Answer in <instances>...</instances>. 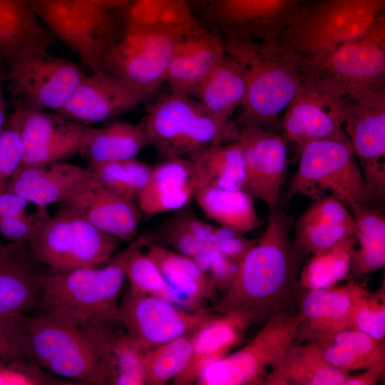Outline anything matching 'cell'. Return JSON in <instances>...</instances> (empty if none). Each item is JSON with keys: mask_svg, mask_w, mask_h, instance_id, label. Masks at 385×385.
<instances>
[{"mask_svg": "<svg viewBox=\"0 0 385 385\" xmlns=\"http://www.w3.org/2000/svg\"><path fill=\"white\" fill-rule=\"evenodd\" d=\"M293 222L279 207L271 210L265 232L240 262L231 285L211 312L241 313L252 323L289 312L304 257L290 239Z\"/></svg>", "mask_w": 385, "mask_h": 385, "instance_id": "obj_1", "label": "cell"}, {"mask_svg": "<svg viewBox=\"0 0 385 385\" xmlns=\"http://www.w3.org/2000/svg\"><path fill=\"white\" fill-rule=\"evenodd\" d=\"M226 53L243 68L247 92L239 117L245 125L272 131L278 117L297 93L312 69L279 38L270 41L224 38Z\"/></svg>", "mask_w": 385, "mask_h": 385, "instance_id": "obj_2", "label": "cell"}, {"mask_svg": "<svg viewBox=\"0 0 385 385\" xmlns=\"http://www.w3.org/2000/svg\"><path fill=\"white\" fill-rule=\"evenodd\" d=\"M153 242V233L143 234L102 268L83 267L40 275L43 312L62 317L80 327L115 321L128 259L135 250Z\"/></svg>", "mask_w": 385, "mask_h": 385, "instance_id": "obj_3", "label": "cell"}, {"mask_svg": "<svg viewBox=\"0 0 385 385\" xmlns=\"http://www.w3.org/2000/svg\"><path fill=\"white\" fill-rule=\"evenodd\" d=\"M141 124L163 160L235 141L240 133L235 123L212 115L197 99L171 92L149 105Z\"/></svg>", "mask_w": 385, "mask_h": 385, "instance_id": "obj_4", "label": "cell"}, {"mask_svg": "<svg viewBox=\"0 0 385 385\" xmlns=\"http://www.w3.org/2000/svg\"><path fill=\"white\" fill-rule=\"evenodd\" d=\"M385 10V0H318L302 7L279 38L317 65L366 34Z\"/></svg>", "mask_w": 385, "mask_h": 385, "instance_id": "obj_5", "label": "cell"}, {"mask_svg": "<svg viewBox=\"0 0 385 385\" xmlns=\"http://www.w3.org/2000/svg\"><path fill=\"white\" fill-rule=\"evenodd\" d=\"M299 152L298 168L283 202L296 195L314 200L327 195L328 192L346 206L354 202L371 206L377 202L345 133L309 143Z\"/></svg>", "mask_w": 385, "mask_h": 385, "instance_id": "obj_6", "label": "cell"}, {"mask_svg": "<svg viewBox=\"0 0 385 385\" xmlns=\"http://www.w3.org/2000/svg\"><path fill=\"white\" fill-rule=\"evenodd\" d=\"M123 24L120 38L104 55L101 68L153 96L165 81L178 44L200 23L181 28Z\"/></svg>", "mask_w": 385, "mask_h": 385, "instance_id": "obj_7", "label": "cell"}, {"mask_svg": "<svg viewBox=\"0 0 385 385\" xmlns=\"http://www.w3.org/2000/svg\"><path fill=\"white\" fill-rule=\"evenodd\" d=\"M50 33L92 71L120 38L124 24L110 11L81 0H28Z\"/></svg>", "mask_w": 385, "mask_h": 385, "instance_id": "obj_8", "label": "cell"}, {"mask_svg": "<svg viewBox=\"0 0 385 385\" xmlns=\"http://www.w3.org/2000/svg\"><path fill=\"white\" fill-rule=\"evenodd\" d=\"M17 318L25 331L33 359L46 370L85 384H100L99 362L85 331L62 317L43 312Z\"/></svg>", "mask_w": 385, "mask_h": 385, "instance_id": "obj_9", "label": "cell"}, {"mask_svg": "<svg viewBox=\"0 0 385 385\" xmlns=\"http://www.w3.org/2000/svg\"><path fill=\"white\" fill-rule=\"evenodd\" d=\"M301 315H271L259 333L237 351L207 365L196 381L199 385L264 384L268 368L282 357L294 337Z\"/></svg>", "mask_w": 385, "mask_h": 385, "instance_id": "obj_10", "label": "cell"}, {"mask_svg": "<svg viewBox=\"0 0 385 385\" xmlns=\"http://www.w3.org/2000/svg\"><path fill=\"white\" fill-rule=\"evenodd\" d=\"M51 43H36L6 61V79L25 101V106L58 112L68 101L85 74L71 61L51 54Z\"/></svg>", "mask_w": 385, "mask_h": 385, "instance_id": "obj_11", "label": "cell"}, {"mask_svg": "<svg viewBox=\"0 0 385 385\" xmlns=\"http://www.w3.org/2000/svg\"><path fill=\"white\" fill-rule=\"evenodd\" d=\"M344 117L343 93L312 66L285 109L282 126L300 151L309 143L344 133Z\"/></svg>", "mask_w": 385, "mask_h": 385, "instance_id": "obj_12", "label": "cell"}, {"mask_svg": "<svg viewBox=\"0 0 385 385\" xmlns=\"http://www.w3.org/2000/svg\"><path fill=\"white\" fill-rule=\"evenodd\" d=\"M215 313L209 309L189 311L163 299L129 289L118 304L115 321L145 350L192 334Z\"/></svg>", "mask_w": 385, "mask_h": 385, "instance_id": "obj_13", "label": "cell"}, {"mask_svg": "<svg viewBox=\"0 0 385 385\" xmlns=\"http://www.w3.org/2000/svg\"><path fill=\"white\" fill-rule=\"evenodd\" d=\"M313 66L337 86L345 98L384 89L385 14L363 36L342 46Z\"/></svg>", "mask_w": 385, "mask_h": 385, "instance_id": "obj_14", "label": "cell"}, {"mask_svg": "<svg viewBox=\"0 0 385 385\" xmlns=\"http://www.w3.org/2000/svg\"><path fill=\"white\" fill-rule=\"evenodd\" d=\"M343 130L368 188L376 202H381L385 194V89L345 98Z\"/></svg>", "mask_w": 385, "mask_h": 385, "instance_id": "obj_15", "label": "cell"}, {"mask_svg": "<svg viewBox=\"0 0 385 385\" xmlns=\"http://www.w3.org/2000/svg\"><path fill=\"white\" fill-rule=\"evenodd\" d=\"M303 0H210L205 10L225 38H279L294 21Z\"/></svg>", "mask_w": 385, "mask_h": 385, "instance_id": "obj_16", "label": "cell"}, {"mask_svg": "<svg viewBox=\"0 0 385 385\" xmlns=\"http://www.w3.org/2000/svg\"><path fill=\"white\" fill-rule=\"evenodd\" d=\"M23 143V165H42L83 153L92 130L86 125L19 105L11 115Z\"/></svg>", "mask_w": 385, "mask_h": 385, "instance_id": "obj_17", "label": "cell"}, {"mask_svg": "<svg viewBox=\"0 0 385 385\" xmlns=\"http://www.w3.org/2000/svg\"><path fill=\"white\" fill-rule=\"evenodd\" d=\"M237 140L245 160L242 190L254 200L263 202L270 210L277 208L287 173V139L284 135L250 124L240 129Z\"/></svg>", "mask_w": 385, "mask_h": 385, "instance_id": "obj_18", "label": "cell"}, {"mask_svg": "<svg viewBox=\"0 0 385 385\" xmlns=\"http://www.w3.org/2000/svg\"><path fill=\"white\" fill-rule=\"evenodd\" d=\"M151 97V94L101 68L84 74L68 101L56 113L88 125L130 111Z\"/></svg>", "mask_w": 385, "mask_h": 385, "instance_id": "obj_19", "label": "cell"}, {"mask_svg": "<svg viewBox=\"0 0 385 385\" xmlns=\"http://www.w3.org/2000/svg\"><path fill=\"white\" fill-rule=\"evenodd\" d=\"M96 180L89 168L73 164H21L8 181L6 190L45 208L53 203L72 201Z\"/></svg>", "mask_w": 385, "mask_h": 385, "instance_id": "obj_20", "label": "cell"}, {"mask_svg": "<svg viewBox=\"0 0 385 385\" xmlns=\"http://www.w3.org/2000/svg\"><path fill=\"white\" fill-rule=\"evenodd\" d=\"M113 322L81 327L96 351L100 384H145L143 359L145 349L127 332L113 329Z\"/></svg>", "mask_w": 385, "mask_h": 385, "instance_id": "obj_21", "label": "cell"}, {"mask_svg": "<svg viewBox=\"0 0 385 385\" xmlns=\"http://www.w3.org/2000/svg\"><path fill=\"white\" fill-rule=\"evenodd\" d=\"M225 53L224 38L200 24L175 48L165 81L170 92L192 97Z\"/></svg>", "mask_w": 385, "mask_h": 385, "instance_id": "obj_22", "label": "cell"}, {"mask_svg": "<svg viewBox=\"0 0 385 385\" xmlns=\"http://www.w3.org/2000/svg\"><path fill=\"white\" fill-rule=\"evenodd\" d=\"M294 227L293 245L303 257L324 253L356 235L354 220L348 207L331 195L314 199Z\"/></svg>", "mask_w": 385, "mask_h": 385, "instance_id": "obj_23", "label": "cell"}, {"mask_svg": "<svg viewBox=\"0 0 385 385\" xmlns=\"http://www.w3.org/2000/svg\"><path fill=\"white\" fill-rule=\"evenodd\" d=\"M63 205L81 212L94 226L118 240L130 243L135 239L142 217L135 200L109 190L98 179Z\"/></svg>", "mask_w": 385, "mask_h": 385, "instance_id": "obj_24", "label": "cell"}, {"mask_svg": "<svg viewBox=\"0 0 385 385\" xmlns=\"http://www.w3.org/2000/svg\"><path fill=\"white\" fill-rule=\"evenodd\" d=\"M252 320L241 313L215 314L192 334V353L183 371L173 380L175 385L195 383L210 364L225 356L242 340Z\"/></svg>", "mask_w": 385, "mask_h": 385, "instance_id": "obj_25", "label": "cell"}, {"mask_svg": "<svg viewBox=\"0 0 385 385\" xmlns=\"http://www.w3.org/2000/svg\"><path fill=\"white\" fill-rule=\"evenodd\" d=\"M301 320L294 342H305L351 329V299L343 287L307 289L299 299Z\"/></svg>", "mask_w": 385, "mask_h": 385, "instance_id": "obj_26", "label": "cell"}, {"mask_svg": "<svg viewBox=\"0 0 385 385\" xmlns=\"http://www.w3.org/2000/svg\"><path fill=\"white\" fill-rule=\"evenodd\" d=\"M196 190L190 160L187 158L166 159L153 165L136 200L142 212L153 216L186 207L195 197Z\"/></svg>", "mask_w": 385, "mask_h": 385, "instance_id": "obj_27", "label": "cell"}, {"mask_svg": "<svg viewBox=\"0 0 385 385\" xmlns=\"http://www.w3.org/2000/svg\"><path fill=\"white\" fill-rule=\"evenodd\" d=\"M147 247L146 254L160 270L182 308L189 311L204 309L206 301L217 297V290L191 258L155 242Z\"/></svg>", "mask_w": 385, "mask_h": 385, "instance_id": "obj_28", "label": "cell"}, {"mask_svg": "<svg viewBox=\"0 0 385 385\" xmlns=\"http://www.w3.org/2000/svg\"><path fill=\"white\" fill-rule=\"evenodd\" d=\"M349 372L329 364L313 342H292L265 379L266 385H344Z\"/></svg>", "mask_w": 385, "mask_h": 385, "instance_id": "obj_29", "label": "cell"}, {"mask_svg": "<svg viewBox=\"0 0 385 385\" xmlns=\"http://www.w3.org/2000/svg\"><path fill=\"white\" fill-rule=\"evenodd\" d=\"M26 244L12 242L0 251V316L24 314L36 302L40 275L19 257Z\"/></svg>", "mask_w": 385, "mask_h": 385, "instance_id": "obj_30", "label": "cell"}, {"mask_svg": "<svg viewBox=\"0 0 385 385\" xmlns=\"http://www.w3.org/2000/svg\"><path fill=\"white\" fill-rule=\"evenodd\" d=\"M247 92V79L242 66L227 53L198 86L192 98L212 115L230 119L240 106Z\"/></svg>", "mask_w": 385, "mask_h": 385, "instance_id": "obj_31", "label": "cell"}, {"mask_svg": "<svg viewBox=\"0 0 385 385\" xmlns=\"http://www.w3.org/2000/svg\"><path fill=\"white\" fill-rule=\"evenodd\" d=\"M331 365L350 372L385 362V342L349 329L312 340Z\"/></svg>", "mask_w": 385, "mask_h": 385, "instance_id": "obj_32", "label": "cell"}, {"mask_svg": "<svg viewBox=\"0 0 385 385\" xmlns=\"http://www.w3.org/2000/svg\"><path fill=\"white\" fill-rule=\"evenodd\" d=\"M186 158L193 166L196 191L204 188L242 189L245 160L237 140L196 151Z\"/></svg>", "mask_w": 385, "mask_h": 385, "instance_id": "obj_33", "label": "cell"}, {"mask_svg": "<svg viewBox=\"0 0 385 385\" xmlns=\"http://www.w3.org/2000/svg\"><path fill=\"white\" fill-rule=\"evenodd\" d=\"M356 227L359 249L352 250L349 270L352 277L369 274L385 264V215L379 210L361 203L346 206Z\"/></svg>", "mask_w": 385, "mask_h": 385, "instance_id": "obj_34", "label": "cell"}, {"mask_svg": "<svg viewBox=\"0 0 385 385\" xmlns=\"http://www.w3.org/2000/svg\"><path fill=\"white\" fill-rule=\"evenodd\" d=\"M194 198L208 219L239 233L260 224L254 199L242 189L204 188L195 192Z\"/></svg>", "mask_w": 385, "mask_h": 385, "instance_id": "obj_35", "label": "cell"}, {"mask_svg": "<svg viewBox=\"0 0 385 385\" xmlns=\"http://www.w3.org/2000/svg\"><path fill=\"white\" fill-rule=\"evenodd\" d=\"M53 37L39 22L28 0H0V58L7 60L31 44L51 43Z\"/></svg>", "mask_w": 385, "mask_h": 385, "instance_id": "obj_36", "label": "cell"}, {"mask_svg": "<svg viewBox=\"0 0 385 385\" xmlns=\"http://www.w3.org/2000/svg\"><path fill=\"white\" fill-rule=\"evenodd\" d=\"M148 145L141 123L113 121L91 131L82 153L91 163H106L135 158Z\"/></svg>", "mask_w": 385, "mask_h": 385, "instance_id": "obj_37", "label": "cell"}, {"mask_svg": "<svg viewBox=\"0 0 385 385\" xmlns=\"http://www.w3.org/2000/svg\"><path fill=\"white\" fill-rule=\"evenodd\" d=\"M73 243L70 209L63 205L54 216H48L27 243L31 255L50 268L52 273L68 271Z\"/></svg>", "mask_w": 385, "mask_h": 385, "instance_id": "obj_38", "label": "cell"}, {"mask_svg": "<svg viewBox=\"0 0 385 385\" xmlns=\"http://www.w3.org/2000/svg\"><path fill=\"white\" fill-rule=\"evenodd\" d=\"M68 208L71 213L73 244L68 271L97 267L108 262L118 248L120 240L99 230L81 212Z\"/></svg>", "mask_w": 385, "mask_h": 385, "instance_id": "obj_39", "label": "cell"}, {"mask_svg": "<svg viewBox=\"0 0 385 385\" xmlns=\"http://www.w3.org/2000/svg\"><path fill=\"white\" fill-rule=\"evenodd\" d=\"M192 334L145 350L143 361L145 384L164 385L183 371L191 356Z\"/></svg>", "mask_w": 385, "mask_h": 385, "instance_id": "obj_40", "label": "cell"}, {"mask_svg": "<svg viewBox=\"0 0 385 385\" xmlns=\"http://www.w3.org/2000/svg\"><path fill=\"white\" fill-rule=\"evenodd\" d=\"M153 165L135 158L91 163L90 170L100 183L123 196L137 200L149 180Z\"/></svg>", "mask_w": 385, "mask_h": 385, "instance_id": "obj_41", "label": "cell"}, {"mask_svg": "<svg viewBox=\"0 0 385 385\" xmlns=\"http://www.w3.org/2000/svg\"><path fill=\"white\" fill-rule=\"evenodd\" d=\"M356 235L342 241L327 252L315 255L304 267L300 282L306 289L333 287L346 277Z\"/></svg>", "mask_w": 385, "mask_h": 385, "instance_id": "obj_42", "label": "cell"}, {"mask_svg": "<svg viewBox=\"0 0 385 385\" xmlns=\"http://www.w3.org/2000/svg\"><path fill=\"white\" fill-rule=\"evenodd\" d=\"M351 299V329L361 331L376 339L385 337L384 284L375 292L349 281Z\"/></svg>", "mask_w": 385, "mask_h": 385, "instance_id": "obj_43", "label": "cell"}, {"mask_svg": "<svg viewBox=\"0 0 385 385\" xmlns=\"http://www.w3.org/2000/svg\"><path fill=\"white\" fill-rule=\"evenodd\" d=\"M142 250V247L135 250L125 265V278L129 281L130 289L163 299L181 307L155 263Z\"/></svg>", "mask_w": 385, "mask_h": 385, "instance_id": "obj_44", "label": "cell"}, {"mask_svg": "<svg viewBox=\"0 0 385 385\" xmlns=\"http://www.w3.org/2000/svg\"><path fill=\"white\" fill-rule=\"evenodd\" d=\"M153 235L154 240L159 239V245H169L175 251L191 258L196 264L202 261L212 249L173 217L160 227L157 234Z\"/></svg>", "mask_w": 385, "mask_h": 385, "instance_id": "obj_45", "label": "cell"}, {"mask_svg": "<svg viewBox=\"0 0 385 385\" xmlns=\"http://www.w3.org/2000/svg\"><path fill=\"white\" fill-rule=\"evenodd\" d=\"M32 359L27 337L17 317L0 316V361L13 362Z\"/></svg>", "mask_w": 385, "mask_h": 385, "instance_id": "obj_46", "label": "cell"}, {"mask_svg": "<svg viewBox=\"0 0 385 385\" xmlns=\"http://www.w3.org/2000/svg\"><path fill=\"white\" fill-rule=\"evenodd\" d=\"M24 143L14 120L10 119L0 134V192L22 163Z\"/></svg>", "mask_w": 385, "mask_h": 385, "instance_id": "obj_47", "label": "cell"}, {"mask_svg": "<svg viewBox=\"0 0 385 385\" xmlns=\"http://www.w3.org/2000/svg\"><path fill=\"white\" fill-rule=\"evenodd\" d=\"M64 384L44 374L29 361H0V385Z\"/></svg>", "mask_w": 385, "mask_h": 385, "instance_id": "obj_48", "label": "cell"}, {"mask_svg": "<svg viewBox=\"0 0 385 385\" xmlns=\"http://www.w3.org/2000/svg\"><path fill=\"white\" fill-rule=\"evenodd\" d=\"M36 215L0 218V234L12 242L28 243L49 216L45 208Z\"/></svg>", "mask_w": 385, "mask_h": 385, "instance_id": "obj_49", "label": "cell"}, {"mask_svg": "<svg viewBox=\"0 0 385 385\" xmlns=\"http://www.w3.org/2000/svg\"><path fill=\"white\" fill-rule=\"evenodd\" d=\"M168 0H130L120 9V19L123 24L140 26L159 24L162 9L168 4Z\"/></svg>", "mask_w": 385, "mask_h": 385, "instance_id": "obj_50", "label": "cell"}, {"mask_svg": "<svg viewBox=\"0 0 385 385\" xmlns=\"http://www.w3.org/2000/svg\"><path fill=\"white\" fill-rule=\"evenodd\" d=\"M239 263L213 249L210 260L204 270L216 289L225 293L231 285Z\"/></svg>", "mask_w": 385, "mask_h": 385, "instance_id": "obj_51", "label": "cell"}, {"mask_svg": "<svg viewBox=\"0 0 385 385\" xmlns=\"http://www.w3.org/2000/svg\"><path fill=\"white\" fill-rule=\"evenodd\" d=\"M197 22L186 0L171 1L162 9L159 17V24L175 28L190 26Z\"/></svg>", "mask_w": 385, "mask_h": 385, "instance_id": "obj_52", "label": "cell"}, {"mask_svg": "<svg viewBox=\"0 0 385 385\" xmlns=\"http://www.w3.org/2000/svg\"><path fill=\"white\" fill-rule=\"evenodd\" d=\"M28 203L22 197L5 189L0 192V218L29 215L26 212Z\"/></svg>", "mask_w": 385, "mask_h": 385, "instance_id": "obj_53", "label": "cell"}, {"mask_svg": "<svg viewBox=\"0 0 385 385\" xmlns=\"http://www.w3.org/2000/svg\"><path fill=\"white\" fill-rule=\"evenodd\" d=\"M385 371V362L364 369L361 373L349 374L344 385H375L382 378Z\"/></svg>", "mask_w": 385, "mask_h": 385, "instance_id": "obj_54", "label": "cell"}, {"mask_svg": "<svg viewBox=\"0 0 385 385\" xmlns=\"http://www.w3.org/2000/svg\"><path fill=\"white\" fill-rule=\"evenodd\" d=\"M85 2H88L108 11L115 9L118 10L125 6L130 0H81Z\"/></svg>", "mask_w": 385, "mask_h": 385, "instance_id": "obj_55", "label": "cell"}, {"mask_svg": "<svg viewBox=\"0 0 385 385\" xmlns=\"http://www.w3.org/2000/svg\"><path fill=\"white\" fill-rule=\"evenodd\" d=\"M190 5L192 4L193 6L202 8V9H206L210 0H186Z\"/></svg>", "mask_w": 385, "mask_h": 385, "instance_id": "obj_56", "label": "cell"}, {"mask_svg": "<svg viewBox=\"0 0 385 385\" xmlns=\"http://www.w3.org/2000/svg\"><path fill=\"white\" fill-rule=\"evenodd\" d=\"M5 245H1L0 244V251L2 250L4 248Z\"/></svg>", "mask_w": 385, "mask_h": 385, "instance_id": "obj_57", "label": "cell"}, {"mask_svg": "<svg viewBox=\"0 0 385 385\" xmlns=\"http://www.w3.org/2000/svg\"></svg>", "mask_w": 385, "mask_h": 385, "instance_id": "obj_58", "label": "cell"}]
</instances>
